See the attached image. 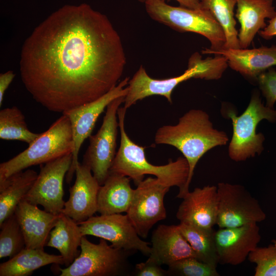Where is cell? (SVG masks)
<instances>
[{
  "instance_id": "6da1fadb",
  "label": "cell",
  "mask_w": 276,
  "mask_h": 276,
  "mask_svg": "<svg viewBox=\"0 0 276 276\" xmlns=\"http://www.w3.org/2000/svg\"><path fill=\"white\" fill-rule=\"evenodd\" d=\"M22 82L33 98L62 112L114 87L126 58L108 17L85 3L63 6L36 27L21 52Z\"/></svg>"
},
{
  "instance_id": "7a4b0ae2",
  "label": "cell",
  "mask_w": 276,
  "mask_h": 276,
  "mask_svg": "<svg viewBox=\"0 0 276 276\" xmlns=\"http://www.w3.org/2000/svg\"><path fill=\"white\" fill-rule=\"evenodd\" d=\"M226 134L214 128L208 114L200 109H191L181 117L175 125H164L156 131L154 141L157 144L172 146L180 151L189 166L188 179L182 198L188 192L196 165L201 157L211 149L225 145Z\"/></svg>"
},
{
  "instance_id": "3957f363",
  "label": "cell",
  "mask_w": 276,
  "mask_h": 276,
  "mask_svg": "<svg viewBox=\"0 0 276 276\" xmlns=\"http://www.w3.org/2000/svg\"><path fill=\"white\" fill-rule=\"evenodd\" d=\"M127 109L120 107L118 118L121 134L120 145L116 153L109 173H116L127 176L136 185L144 180L145 175H152L164 184L179 188L177 196L183 191L189 175V166L184 157H179L175 161L169 159L165 165L155 166L149 163L146 157L145 147L133 142L127 135L125 128Z\"/></svg>"
},
{
  "instance_id": "277c9868",
  "label": "cell",
  "mask_w": 276,
  "mask_h": 276,
  "mask_svg": "<svg viewBox=\"0 0 276 276\" xmlns=\"http://www.w3.org/2000/svg\"><path fill=\"white\" fill-rule=\"evenodd\" d=\"M73 150L71 122L63 113L26 149L0 164V183L31 166L45 164Z\"/></svg>"
},
{
  "instance_id": "5b68a950",
  "label": "cell",
  "mask_w": 276,
  "mask_h": 276,
  "mask_svg": "<svg viewBox=\"0 0 276 276\" xmlns=\"http://www.w3.org/2000/svg\"><path fill=\"white\" fill-rule=\"evenodd\" d=\"M219 71V65L216 58L209 57L202 59L198 52L191 56L188 68L185 72L175 77L165 79L152 78L142 65L129 80L124 107L127 109L137 101L153 95L164 96L172 103V93L179 84L193 78L214 80Z\"/></svg>"
},
{
  "instance_id": "8992f818",
  "label": "cell",
  "mask_w": 276,
  "mask_h": 276,
  "mask_svg": "<svg viewBox=\"0 0 276 276\" xmlns=\"http://www.w3.org/2000/svg\"><path fill=\"white\" fill-rule=\"evenodd\" d=\"M147 13L159 22L180 32H193L204 36L211 43L212 51L223 49L225 41L223 31L211 13L203 8L175 7L162 0H147Z\"/></svg>"
},
{
  "instance_id": "52a82bcc",
  "label": "cell",
  "mask_w": 276,
  "mask_h": 276,
  "mask_svg": "<svg viewBox=\"0 0 276 276\" xmlns=\"http://www.w3.org/2000/svg\"><path fill=\"white\" fill-rule=\"evenodd\" d=\"M226 116L231 120L233 135L228 146V155L235 162L246 160L260 154L263 150V134L257 133L256 128L263 119L271 122L276 121V110L265 106L258 92H254L249 103L241 116L228 109Z\"/></svg>"
},
{
  "instance_id": "ba28073f",
  "label": "cell",
  "mask_w": 276,
  "mask_h": 276,
  "mask_svg": "<svg viewBox=\"0 0 276 276\" xmlns=\"http://www.w3.org/2000/svg\"><path fill=\"white\" fill-rule=\"evenodd\" d=\"M80 253L65 268H58L60 276H118L129 273L128 257L132 252L109 245L101 238L94 244L83 236Z\"/></svg>"
},
{
  "instance_id": "9c48e42d",
  "label": "cell",
  "mask_w": 276,
  "mask_h": 276,
  "mask_svg": "<svg viewBox=\"0 0 276 276\" xmlns=\"http://www.w3.org/2000/svg\"><path fill=\"white\" fill-rule=\"evenodd\" d=\"M124 98H118L107 106L102 124L96 134L89 136V145L83 155L82 164L90 169L100 186L109 176L117 153L118 110Z\"/></svg>"
},
{
  "instance_id": "30bf717a",
  "label": "cell",
  "mask_w": 276,
  "mask_h": 276,
  "mask_svg": "<svg viewBox=\"0 0 276 276\" xmlns=\"http://www.w3.org/2000/svg\"><path fill=\"white\" fill-rule=\"evenodd\" d=\"M170 188L156 177H148L134 189L126 214L140 237L146 238L152 227L167 217L164 199Z\"/></svg>"
},
{
  "instance_id": "8fae6325",
  "label": "cell",
  "mask_w": 276,
  "mask_h": 276,
  "mask_svg": "<svg viewBox=\"0 0 276 276\" xmlns=\"http://www.w3.org/2000/svg\"><path fill=\"white\" fill-rule=\"evenodd\" d=\"M217 187L219 202L216 225L219 228L257 223L266 219L258 200L243 186L220 182Z\"/></svg>"
},
{
  "instance_id": "7c38bea8",
  "label": "cell",
  "mask_w": 276,
  "mask_h": 276,
  "mask_svg": "<svg viewBox=\"0 0 276 276\" xmlns=\"http://www.w3.org/2000/svg\"><path fill=\"white\" fill-rule=\"evenodd\" d=\"M82 235H91L109 241L114 247L149 256L150 243L141 239L127 214H113L92 216L79 222Z\"/></svg>"
},
{
  "instance_id": "4fadbf2b",
  "label": "cell",
  "mask_w": 276,
  "mask_h": 276,
  "mask_svg": "<svg viewBox=\"0 0 276 276\" xmlns=\"http://www.w3.org/2000/svg\"><path fill=\"white\" fill-rule=\"evenodd\" d=\"M129 77L125 78L109 91L93 101L71 109L62 113L69 118L73 132L74 150L70 168L66 175V181L71 182L75 173L78 154L82 144L91 135L95 124L105 108L114 99L125 97L128 92Z\"/></svg>"
},
{
  "instance_id": "5bb4252c",
  "label": "cell",
  "mask_w": 276,
  "mask_h": 276,
  "mask_svg": "<svg viewBox=\"0 0 276 276\" xmlns=\"http://www.w3.org/2000/svg\"><path fill=\"white\" fill-rule=\"evenodd\" d=\"M72 162L69 153L40 165L36 179L24 200L42 206L44 210L59 215L64 206L63 180Z\"/></svg>"
},
{
  "instance_id": "9a60e30c",
  "label": "cell",
  "mask_w": 276,
  "mask_h": 276,
  "mask_svg": "<svg viewBox=\"0 0 276 276\" xmlns=\"http://www.w3.org/2000/svg\"><path fill=\"white\" fill-rule=\"evenodd\" d=\"M259 231L257 223L219 228L215 233L219 264L236 266L244 262L260 242Z\"/></svg>"
},
{
  "instance_id": "2e32d148",
  "label": "cell",
  "mask_w": 276,
  "mask_h": 276,
  "mask_svg": "<svg viewBox=\"0 0 276 276\" xmlns=\"http://www.w3.org/2000/svg\"><path fill=\"white\" fill-rule=\"evenodd\" d=\"M76 180L69 189L70 197L64 203L62 213L77 223L86 220L97 212L98 194L100 187L90 169L77 163Z\"/></svg>"
},
{
  "instance_id": "e0dca14e",
  "label": "cell",
  "mask_w": 276,
  "mask_h": 276,
  "mask_svg": "<svg viewBox=\"0 0 276 276\" xmlns=\"http://www.w3.org/2000/svg\"><path fill=\"white\" fill-rule=\"evenodd\" d=\"M182 199L176 213L180 222L206 228L216 225L219 202L217 187L196 188Z\"/></svg>"
},
{
  "instance_id": "ac0fdd59",
  "label": "cell",
  "mask_w": 276,
  "mask_h": 276,
  "mask_svg": "<svg viewBox=\"0 0 276 276\" xmlns=\"http://www.w3.org/2000/svg\"><path fill=\"white\" fill-rule=\"evenodd\" d=\"M202 53L224 57L232 69L245 78L256 81L260 74L276 65V46L274 45L251 49L240 48L218 51L205 48Z\"/></svg>"
},
{
  "instance_id": "d6986e66",
  "label": "cell",
  "mask_w": 276,
  "mask_h": 276,
  "mask_svg": "<svg viewBox=\"0 0 276 276\" xmlns=\"http://www.w3.org/2000/svg\"><path fill=\"white\" fill-rule=\"evenodd\" d=\"M14 213L25 237L26 247L43 250L60 214L41 210L37 205L25 200L19 202Z\"/></svg>"
},
{
  "instance_id": "ffe728a7",
  "label": "cell",
  "mask_w": 276,
  "mask_h": 276,
  "mask_svg": "<svg viewBox=\"0 0 276 276\" xmlns=\"http://www.w3.org/2000/svg\"><path fill=\"white\" fill-rule=\"evenodd\" d=\"M149 259L168 266L180 260L195 258V254L178 225L162 224L153 231Z\"/></svg>"
},
{
  "instance_id": "44dd1931",
  "label": "cell",
  "mask_w": 276,
  "mask_h": 276,
  "mask_svg": "<svg viewBox=\"0 0 276 276\" xmlns=\"http://www.w3.org/2000/svg\"><path fill=\"white\" fill-rule=\"evenodd\" d=\"M235 17L240 27L238 39L240 48H247L256 34L267 25L266 18H272L276 13L273 0H237Z\"/></svg>"
},
{
  "instance_id": "7402d4cb",
  "label": "cell",
  "mask_w": 276,
  "mask_h": 276,
  "mask_svg": "<svg viewBox=\"0 0 276 276\" xmlns=\"http://www.w3.org/2000/svg\"><path fill=\"white\" fill-rule=\"evenodd\" d=\"M134 191L131 187L129 177L109 173L98 192L97 212L101 215L126 213L131 202Z\"/></svg>"
},
{
  "instance_id": "603a6c76",
  "label": "cell",
  "mask_w": 276,
  "mask_h": 276,
  "mask_svg": "<svg viewBox=\"0 0 276 276\" xmlns=\"http://www.w3.org/2000/svg\"><path fill=\"white\" fill-rule=\"evenodd\" d=\"M83 235L78 223L69 216L61 213L51 231L47 245L57 249L67 267L80 255Z\"/></svg>"
},
{
  "instance_id": "cb8c5ba5",
  "label": "cell",
  "mask_w": 276,
  "mask_h": 276,
  "mask_svg": "<svg viewBox=\"0 0 276 276\" xmlns=\"http://www.w3.org/2000/svg\"><path fill=\"white\" fill-rule=\"evenodd\" d=\"M50 264L64 265V261L60 255H51L43 249L25 247L0 264V276H28Z\"/></svg>"
},
{
  "instance_id": "d4e9b609",
  "label": "cell",
  "mask_w": 276,
  "mask_h": 276,
  "mask_svg": "<svg viewBox=\"0 0 276 276\" xmlns=\"http://www.w3.org/2000/svg\"><path fill=\"white\" fill-rule=\"evenodd\" d=\"M32 169L21 171L0 183V224L14 213L37 178Z\"/></svg>"
},
{
  "instance_id": "484cf974",
  "label": "cell",
  "mask_w": 276,
  "mask_h": 276,
  "mask_svg": "<svg viewBox=\"0 0 276 276\" xmlns=\"http://www.w3.org/2000/svg\"><path fill=\"white\" fill-rule=\"evenodd\" d=\"M178 228L193 250L196 258L216 267L218 257L215 240L216 231L189 223L180 222Z\"/></svg>"
},
{
  "instance_id": "4316f807",
  "label": "cell",
  "mask_w": 276,
  "mask_h": 276,
  "mask_svg": "<svg viewBox=\"0 0 276 276\" xmlns=\"http://www.w3.org/2000/svg\"><path fill=\"white\" fill-rule=\"evenodd\" d=\"M237 0H201L202 8L209 11L222 28L225 38L223 49L240 48L234 9Z\"/></svg>"
},
{
  "instance_id": "83f0119b",
  "label": "cell",
  "mask_w": 276,
  "mask_h": 276,
  "mask_svg": "<svg viewBox=\"0 0 276 276\" xmlns=\"http://www.w3.org/2000/svg\"><path fill=\"white\" fill-rule=\"evenodd\" d=\"M40 133L31 131L25 122V117L16 106L6 108L0 111V138L5 140H16L29 145L34 141Z\"/></svg>"
},
{
  "instance_id": "f1b7e54d",
  "label": "cell",
  "mask_w": 276,
  "mask_h": 276,
  "mask_svg": "<svg viewBox=\"0 0 276 276\" xmlns=\"http://www.w3.org/2000/svg\"><path fill=\"white\" fill-rule=\"evenodd\" d=\"M0 259L11 258L26 247L25 239L14 213L0 224Z\"/></svg>"
},
{
  "instance_id": "f546056e",
  "label": "cell",
  "mask_w": 276,
  "mask_h": 276,
  "mask_svg": "<svg viewBox=\"0 0 276 276\" xmlns=\"http://www.w3.org/2000/svg\"><path fill=\"white\" fill-rule=\"evenodd\" d=\"M168 275L219 276L217 267L200 261L195 258H188L168 266Z\"/></svg>"
},
{
  "instance_id": "4dcf8cb0",
  "label": "cell",
  "mask_w": 276,
  "mask_h": 276,
  "mask_svg": "<svg viewBox=\"0 0 276 276\" xmlns=\"http://www.w3.org/2000/svg\"><path fill=\"white\" fill-rule=\"evenodd\" d=\"M247 259L256 265L255 276H276V246L273 244L256 247Z\"/></svg>"
},
{
  "instance_id": "1f68e13d",
  "label": "cell",
  "mask_w": 276,
  "mask_h": 276,
  "mask_svg": "<svg viewBox=\"0 0 276 276\" xmlns=\"http://www.w3.org/2000/svg\"><path fill=\"white\" fill-rule=\"evenodd\" d=\"M266 100V106L273 108L276 102V71L271 67L260 74L256 80Z\"/></svg>"
},
{
  "instance_id": "d6a6232c",
  "label": "cell",
  "mask_w": 276,
  "mask_h": 276,
  "mask_svg": "<svg viewBox=\"0 0 276 276\" xmlns=\"http://www.w3.org/2000/svg\"><path fill=\"white\" fill-rule=\"evenodd\" d=\"M133 274L136 276H167L168 272L160 265L148 258L145 262L135 265Z\"/></svg>"
},
{
  "instance_id": "836d02e7",
  "label": "cell",
  "mask_w": 276,
  "mask_h": 276,
  "mask_svg": "<svg viewBox=\"0 0 276 276\" xmlns=\"http://www.w3.org/2000/svg\"><path fill=\"white\" fill-rule=\"evenodd\" d=\"M14 77L15 74L11 71L0 74V106L2 105L4 94Z\"/></svg>"
},
{
  "instance_id": "e575fe53",
  "label": "cell",
  "mask_w": 276,
  "mask_h": 276,
  "mask_svg": "<svg viewBox=\"0 0 276 276\" xmlns=\"http://www.w3.org/2000/svg\"><path fill=\"white\" fill-rule=\"evenodd\" d=\"M268 22V25L258 32L261 37L266 40L271 39L276 36V13Z\"/></svg>"
},
{
  "instance_id": "d590c367",
  "label": "cell",
  "mask_w": 276,
  "mask_h": 276,
  "mask_svg": "<svg viewBox=\"0 0 276 276\" xmlns=\"http://www.w3.org/2000/svg\"><path fill=\"white\" fill-rule=\"evenodd\" d=\"M166 1V0H162ZM177 2L180 6L194 9H202V7L199 0H175Z\"/></svg>"
},
{
  "instance_id": "8d00e7d4",
  "label": "cell",
  "mask_w": 276,
  "mask_h": 276,
  "mask_svg": "<svg viewBox=\"0 0 276 276\" xmlns=\"http://www.w3.org/2000/svg\"><path fill=\"white\" fill-rule=\"evenodd\" d=\"M138 1L141 2V3H144L147 1V0H137Z\"/></svg>"
},
{
  "instance_id": "74e56055",
  "label": "cell",
  "mask_w": 276,
  "mask_h": 276,
  "mask_svg": "<svg viewBox=\"0 0 276 276\" xmlns=\"http://www.w3.org/2000/svg\"><path fill=\"white\" fill-rule=\"evenodd\" d=\"M272 242L273 243V244H274V245L275 246H276V240H272Z\"/></svg>"
},
{
  "instance_id": "f35d334b",
  "label": "cell",
  "mask_w": 276,
  "mask_h": 276,
  "mask_svg": "<svg viewBox=\"0 0 276 276\" xmlns=\"http://www.w3.org/2000/svg\"><path fill=\"white\" fill-rule=\"evenodd\" d=\"M199 1H200L201 0H199Z\"/></svg>"
}]
</instances>
